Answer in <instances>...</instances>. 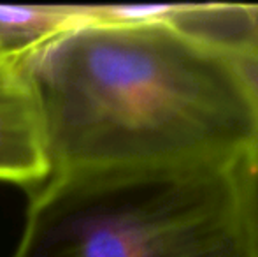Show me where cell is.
Segmentation results:
<instances>
[{"label": "cell", "mask_w": 258, "mask_h": 257, "mask_svg": "<svg viewBox=\"0 0 258 257\" xmlns=\"http://www.w3.org/2000/svg\"><path fill=\"white\" fill-rule=\"evenodd\" d=\"M81 23L83 6H0V62H23Z\"/></svg>", "instance_id": "277c9868"}, {"label": "cell", "mask_w": 258, "mask_h": 257, "mask_svg": "<svg viewBox=\"0 0 258 257\" xmlns=\"http://www.w3.org/2000/svg\"><path fill=\"white\" fill-rule=\"evenodd\" d=\"M188 4H100L83 6L86 23L139 25L172 21L186 11Z\"/></svg>", "instance_id": "8992f818"}, {"label": "cell", "mask_w": 258, "mask_h": 257, "mask_svg": "<svg viewBox=\"0 0 258 257\" xmlns=\"http://www.w3.org/2000/svg\"><path fill=\"white\" fill-rule=\"evenodd\" d=\"M251 18H253V30H255L256 34H258V6H253Z\"/></svg>", "instance_id": "ba28073f"}, {"label": "cell", "mask_w": 258, "mask_h": 257, "mask_svg": "<svg viewBox=\"0 0 258 257\" xmlns=\"http://www.w3.org/2000/svg\"><path fill=\"white\" fill-rule=\"evenodd\" d=\"M51 171L41 108L25 62H0V182L37 189Z\"/></svg>", "instance_id": "3957f363"}, {"label": "cell", "mask_w": 258, "mask_h": 257, "mask_svg": "<svg viewBox=\"0 0 258 257\" xmlns=\"http://www.w3.org/2000/svg\"><path fill=\"white\" fill-rule=\"evenodd\" d=\"M237 171L249 236H251L253 254L258 257V141L239 159Z\"/></svg>", "instance_id": "52a82bcc"}, {"label": "cell", "mask_w": 258, "mask_h": 257, "mask_svg": "<svg viewBox=\"0 0 258 257\" xmlns=\"http://www.w3.org/2000/svg\"><path fill=\"white\" fill-rule=\"evenodd\" d=\"M237 162L53 173L13 257H255Z\"/></svg>", "instance_id": "7a4b0ae2"}, {"label": "cell", "mask_w": 258, "mask_h": 257, "mask_svg": "<svg viewBox=\"0 0 258 257\" xmlns=\"http://www.w3.org/2000/svg\"><path fill=\"white\" fill-rule=\"evenodd\" d=\"M25 62L53 173L235 162L258 141L223 57L174 21L81 23Z\"/></svg>", "instance_id": "6da1fadb"}, {"label": "cell", "mask_w": 258, "mask_h": 257, "mask_svg": "<svg viewBox=\"0 0 258 257\" xmlns=\"http://www.w3.org/2000/svg\"><path fill=\"white\" fill-rule=\"evenodd\" d=\"M239 13L223 35L204 42L213 46L227 62L251 108L258 129V34L253 30L251 6L242 4Z\"/></svg>", "instance_id": "5b68a950"}]
</instances>
